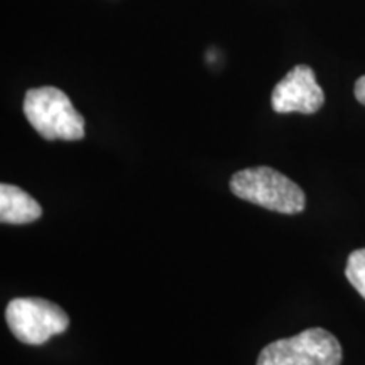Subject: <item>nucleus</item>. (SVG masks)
I'll list each match as a JSON object with an SVG mask.
<instances>
[{
    "label": "nucleus",
    "instance_id": "nucleus-8",
    "mask_svg": "<svg viewBox=\"0 0 365 365\" xmlns=\"http://www.w3.org/2000/svg\"><path fill=\"white\" fill-rule=\"evenodd\" d=\"M355 98L362 105H365V75L360 76L357 83H355Z\"/></svg>",
    "mask_w": 365,
    "mask_h": 365
},
{
    "label": "nucleus",
    "instance_id": "nucleus-1",
    "mask_svg": "<svg viewBox=\"0 0 365 365\" xmlns=\"http://www.w3.org/2000/svg\"><path fill=\"white\" fill-rule=\"evenodd\" d=\"M230 191L237 198L284 215H296L307 207L304 191L293 180L267 166L237 171L230 178Z\"/></svg>",
    "mask_w": 365,
    "mask_h": 365
},
{
    "label": "nucleus",
    "instance_id": "nucleus-6",
    "mask_svg": "<svg viewBox=\"0 0 365 365\" xmlns=\"http://www.w3.org/2000/svg\"><path fill=\"white\" fill-rule=\"evenodd\" d=\"M43 215L41 205L19 186L0 185V222L9 225H26Z\"/></svg>",
    "mask_w": 365,
    "mask_h": 365
},
{
    "label": "nucleus",
    "instance_id": "nucleus-7",
    "mask_svg": "<svg viewBox=\"0 0 365 365\" xmlns=\"http://www.w3.org/2000/svg\"><path fill=\"white\" fill-rule=\"evenodd\" d=\"M345 276L355 291L365 299V249H357L349 255Z\"/></svg>",
    "mask_w": 365,
    "mask_h": 365
},
{
    "label": "nucleus",
    "instance_id": "nucleus-5",
    "mask_svg": "<svg viewBox=\"0 0 365 365\" xmlns=\"http://www.w3.org/2000/svg\"><path fill=\"white\" fill-rule=\"evenodd\" d=\"M325 103V93L318 85L314 71L307 65L294 66L274 86L271 105L277 113H314Z\"/></svg>",
    "mask_w": 365,
    "mask_h": 365
},
{
    "label": "nucleus",
    "instance_id": "nucleus-3",
    "mask_svg": "<svg viewBox=\"0 0 365 365\" xmlns=\"http://www.w3.org/2000/svg\"><path fill=\"white\" fill-rule=\"evenodd\" d=\"M344 359L340 341L325 328L308 330L264 346L257 365H340Z\"/></svg>",
    "mask_w": 365,
    "mask_h": 365
},
{
    "label": "nucleus",
    "instance_id": "nucleus-2",
    "mask_svg": "<svg viewBox=\"0 0 365 365\" xmlns=\"http://www.w3.org/2000/svg\"><path fill=\"white\" fill-rule=\"evenodd\" d=\"M24 115L46 140H80L85 137V118L73 107L65 91L56 86L27 90Z\"/></svg>",
    "mask_w": 365,
    "mask_h": 365
},
{
    "label": "nucleus",
    "instance_id": "nucleus-4",
    "mask_svg": "<svg viewBox=\"0 0 365 365\" xmlns=\"http://www.w3.org/2000/svg\"><path fill=\"white\" fill-rule=\"evenodd\" d=\"M12 335L26 345H43L70 327V318L58 304L43 298H14L6 308Z\"/></svg>",
    "mask_w": 365,
    "mask_h": 365
}]
</instances>
